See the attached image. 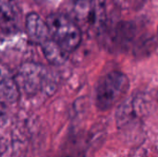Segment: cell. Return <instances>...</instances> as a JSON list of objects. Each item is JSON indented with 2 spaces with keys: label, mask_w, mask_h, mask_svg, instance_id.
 Returning a JSON list of instances; mask_svg holds the SVG:
<instances>
[{
  "label": "cell",
  "mask_w": 158,
  "mask_h": 157,
  "mask_svg": "<svg viewBox=\"0 0 158 157\" xmlns=\"http://www.w3.org/2000/svg\"><path fill=\"white\" fill-rule=\"evenodd\" d=\"M117 2H118V3H122L123 2V0H116Z\"/></svg>",
  "instance_id": "30bf717a"
},
{
  "label": "cell",
  "mask_w": 158,
  "mask_h": 157,
  "mask_svg": "<svg viewBox=\"0 0 158 157\" xmlns=\"http://www.w3.org/2000/svg\"><path fill=\"white\" fill-rule=\"evenodd\" d=\"M6 105L0 103V123L4 122L6 119Z\"/></svg>",
  "instance_id": "9c48e42d"
},
{
  "label": "cell",
  "mask_w": 158,
  "mask_h": 157,
  "mask_svg": "<svg viewBox=\"0 0 158 157\" xmlns=\"http://www.w3.org/2000/svg\"><path fill=\"white\" fill-rule=\"evenodd\" d=\"M50 35L68 54L75 51L81 42V31L78 24L62 13H53L46 18Z\"/></svg>",
  "instance_id": "3957f363"
},
{
  "label": "cell",
  "mask_w": 158,
  "mask_h": 157,
  "mask_svg": "<svg viewBox=\"0 0 158 157\" xmlns=\"http://www.w3.org/2000/svg\"><path fill=\"white\" fill-rule=\"evenodd\" d=\"M20 92L14 75H11L6 68H0V103L12 105L19 97Z\"/></svg>",
  "instance_id": "52a82bcc"
},
{
  "label": "cell",
  "mask_w": 158,
  "mask_h": 157,
  "mask_svg": "<svg viewBox=\"0 0 158 157\" xmlns=\"http://www.w3.org/2000/svg\"><path fill=\"white\" fill-rule=\"evenodd\" d=\"M104 44L112 51H126L130 48L140 49L148 45L142 29L131 21H121L105 28L102 31Z\"/></svg>",
  "instance_id": "6da1fadb"
},
{
  "label": "cell",
  "mask_w": 158,
  "mask_h": 157,
  "mask_svg": "<svg viewBox=\"0 0 158 157\" xmlns=\"http://www.w3.org/2000/svg\"><path fill=\"white\" fill-rule=\"evenodd\" d=\"M25 29L28 38L34 43L41 45L51 37L46 21H44L37 13L28 14L25 19Z\"/></svg>",
  "instance_id": "8992f818"
},
{
  "label": "cell",
  "mask_w": 158,
  "mask_h": 157,
  "mask_svg": "<svg viewBox=\"0 0 158 157\" xmlns=\"http://www.w3.org/2000/svg\"><path fill=\"white\" fill-rule=\"evenodd\" d=\"M129 79L120 71H111L103 76L95 89V103L100 110L110 109L128 92Z\"/></svg>",
  "instance_id": "277c9868"
},
{
  "label": "cell",
  "mask_w": 158,
  "mask_h": 157,
  "mask_svg": "<svg viewBox=\"0 0 158 157\" xmlns=\"http://www.w3.org/2000/svg\"><path fill=\"white\" fill-rule=\"evenodd\" d=\"M43 53L49 63L54 66H59L66 62L68 58V53H66L52 37L44 42L41 45Z\"/></svg>",
  "instance_id": "ba28073f"
},
{
  "label": "cell",
  "mask_w": 158,
  "mask_h": 157,
  "mask_svg": "<svg viewBox=\"0 0 158 157\" xmlns=\"http://www.w3.org/2000/svg\"><path fill=\"white\" fill-rule=\"evenodd\" d=\"M22 11L17 0H0V29L6 35L21 30Z\"/></svg>",
  "instance_id": "5b68a950"
},
{
  "label": "cell",
  "mask_w": 158,
  "mask_h": 157,
  "mask_svg": "<svg viewBox=\"0 0 158 157\" xmlns=\"http://www.w3.org/2000/svg\"><path fill=\"white\" fill-rule=\"evenodd\" d=\"M14 77L19 92L29 96H34L39 93L51 94L55 91L51 73L40 63L28 61L21 64Z\"/></svg>",
  "instance_id": "7a4b0ae2"
}]
</instances>
